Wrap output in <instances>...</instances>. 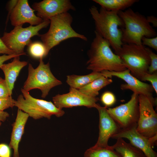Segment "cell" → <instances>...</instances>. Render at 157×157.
I'll use <instances>...</instances> for the list:
<instances>
[{"label":"cell","instance_id":"6da1fadb","mask_svg":"<svg viewBox=\"0 0 157 157\" xmlns=\"http://www.w3.org/2000/svg\"><path fill=\"white\" fill-rule=\"evenodd\" d=\"M88 51L87 69L93 72H119L127 69L118 56L111 50L109 42L96 32Z\"/></svg>","mask_w":157,"mask_h":157},{"label":"cell","instance_id":"7a4b0ae2","mask_svg":"<svg viewBox=\"0 0 157 157\" xmlns=\"http://www.w3.org/2000/svg\"><path fill=\"white\" fill-rule=\"evenodd\" d=\"M95 25V31L110 43L117 53L123 44L122 40L121 29L123 22L118 15L119 11H110L101 7L99 10L94 6L89 9Z\"/></svg>","mask_w":157,"mask_h":157},{"label":"cell","instance_id":"3957f363","mask_svg":"<svg viewBox=\"0 0 157 157\" xmlns=\"http://www.w3.org/2000/svg\"><path fill=\"white\" fill-rule=\"evenodd\" d=\"M118 15L124 24L121 29L123 43L141 45L143 37L151 38L156 36V32L146 17L140 13L129 8L124 11H119Z\"/></svg>","mask_w":157,"mask_h":157},{"label":"cell","instance_id":"277c9868","mask_svg":"<svg viewBox=\"0 0 157 157\" xmlns=\"http://www.w3.org/2000/svg\"><path fill=\"white\" fill-rule=\"evenodd\" d=\"M49 20L50 26L48 31L44 34H40L39 36L48 53L54 47L69 38H78L87 40L85 36L77 33L72 28L73 18L68 12L53 17Z\"/></svg>","mask_w":157,"mask_h":157},{"label":"cell","instance_id":"5b68a950","mask_svg":"<svg viewBox=\"0 0 157 157\" xmlns=\"http://www.w3.org/2000/svg\"><path fill=\"white\" fill-rule=\"evenodd\" d=\"M115 53L119 56L131 74L140 81L148 73L150 59L144 46L123 43Z\"/></svg>","mask_w":157,"mask_h":157},{"label":"cell","instance_id":"8992f818","mask_svg":"<svg viewBox=\"0 0 157 157\" xmlns=\"http://www.w3.org/2000/svg\"><path fill=\"white\" fill-rule=\"evenodd\" d=\"M21 90L22 94L15 100L14 106L34 119H50L52 115L60 117L65 114L64 110L57 108L51 101L35 98L23 88Z\"/></svg>","mask_w":157,"mask_h":157},{"label":"cell","instance_id":"52a82bcc","mask_svg":"<svg viewBox=\"0 0 157 157\" xmlns=\"http://www.w3.org/2000/svg\"><path fill=\"white\" fill-rule=\"evenodd\" d=\"M62 84L61 81L52 73L49 62L45 64L43 58H41L39 59V65L35 68L31 64H28V76L23 88L28 92L34 89H38L41 91V97L45 98L51 89Z\"/></svg>","mask_w":157,"mask_h":157},{"label":"cell","instance_id":"ba28073f","mask_svg":"<svg viewBox=\"0 0 157 157\" xmlns=\"http://www.w3.org/2000/svg\"><path fill=\"white\" fill-rule=\"evenodd\" d=\"M50 23V20H44L35 26L30 25L25 28L22 27L23 25L15 26L10 32H5L1 38L5 45L15 53L25 55L24 48L32 42L31 38L35 35L39 36V31L46 28Z\"/></svg>","mask_w":157,"mask_h":157},{"label":"cell","instance_id":"9c48e42d","mask_svg":"<svg viewBox=\"0 0 157 157\" xmlns=\"http://www.w3.org/2000/svg\"><path fill=\"white\" fill-rule=\"evenodd\" d=\"M154 102L147 97L139 95V116L137 130L147 138L157 135V114L154 106Z\"/></svg>","mask_w":157,"mask_h":157},{"label":"cell","instance_id":"30bf717a","mask_svg":"<svg viewBox=\"0 0 157 157\" xmlns=\"http://www.w3.org/2000/svg\"><path fill=\"white\" fill-rule=\"evenodd\" d=\"M107 110L121 129L137 124L139 112V94L133 93L127 103L113 108H107Z\"/></svg>","mask_w":157,"mask_h":157},{"label":"cell","instance_id":"8fae6325","mask_svg":"<svg viewBox=\"0 0 157 157\" xmlns=\"http://www.w3.org/2000/svg\"><path fill=\"white\" fill-rule=\"evenodd\" d=\"M100 72L103 76L106 77L111 78L114 76L124 80L126 83L121 85L122 90H131L133 93L145 95L152 101L156 102L153 96L154 90L151 85L143 82L133 76L129 69H126L119 72L104 71Z\"/></svg>","mask_w":157,"mask_h":157},{"label":"cell","instance_id":"7c38bea8","mask_svg":"<svg viewBox=\"0 0 157 157\" xmlns=\"http://www.w3.org/2000/svg\"><path fill=\"white\" fill-rule=\"evenodd\" d=\"M98 100L97 97L85 95L78 89L72 88H70L68 93L58 94L52 98L53 104L57 108L61 110L64 108L78 106L95 108Z\"/></svg>","mask_w":157,"mask_h":157},{"label":"cell","instance_id":"4fadbf2b","mask_svg":"<svg viewBox=\"0 0 157 157\" xmlns=\"http://www.w3.org/2000/svg\"><path fill=\"white\" fill-rule=\"evenodd\" d=\"M32 7L37 11L36 15L43 20H49L57 15L75 9L69 0H44L34 3Z\"/></svg>","mask_w":157,"mask_h":157},{"label":"cell","instance_id":"5bb4252c","mask_svg":"<svg viewBox=\"0 0 157 157\" xmlns=\"http://www.w3.org/2000/svg\"><path fill=\"white\" fill-rule=\"evenodd\" d=\"M99 115V135L95 145L105 147L108 145L110 138L118 133L121 129L108 113L107 107L97 104L95 107Z\"/></svg>","mask_w":157,"mask_h":157},{"label":"cell","instance_id":"9a60e30c","mask_svg":"<svg viewBox=\"0 0 157 157\" xmlns=\"http://www.w3.org/2000/svg\"><path fill=\"white\" fill-rule=\"evenodd\" d=\"M137 126L136 124L126 128L121 129L111 138H126L131 144L141 150L146 157H157V153L153 149L149 138L139 133Z\"/></svg>","mask_w":157,"mask_h":157},{"label":"cell","instance_id":"2e32d148","mask_svg":"<svg viewBox=\"0 0 157 157\" xmlns=\"http://www.w3.org/2000/svg\"><path fill=\"white\" fill-rule=\"evenodd\" d=\"M27 0H19L11 13L9 18L11 25L14 26L28 23L30 25H39L44 21L34 13Z\"/></svg>","mask_w":157,"mask_h":157},{"label":"cell","instance_id":"e0dca14e","mask_svg":"<svg viewBox=\"0 0 157 157\" xmlns=\"http://www.w3.org/2000/svg\"><path fill=\"white\" fill-rule=\"evenodd\" d=\"M28 115L22 110L18 109L15 122L13 124L12 130L9 146L13 149V157H19V145L24 133L25 127Z\"/></svg>","mask_w":157,"mask_h":157},{"label":"cell","instance_id":"ac0fdd59","mask_svg":"<svg viewBox=\"0 0 157 157\" xmlns=\"http://www.w3.org/2000/svg\"><path fill=\"white\" fill-rule=\"evenodd\" d=\"M19 57H14L11 62L3 64L0 68L4 73V79L12 94L15 83L21 70L28 63L27 61H20Z\"/></svg>","mask_w":157,"mask_h":157},{"label":"cell","instance_id":"d6986e66","mask_svg":"<svg viewBox=\"0 0 157 157\" xmlns=\"http://www.w3.org/2000/svg\"><path fill=\"white\" fill-rule=\"evenodd\" d=\"M116 139V142L112 146L122 157H146L141 150L126 142L123 138Z\"/></svg>","mask_w":157,"mask_h":157},{"label":"cell","instance_id":"ffe728a7","mask_svg":"<svg viewBox=\"0 0 157 157\" xmlns=\"http://www.w3.org/2000/svg\"><path fill=\"white\" fill-rule=\"evenodd\" d=\"M113 82L111 78L103 76L95 79L86 85L78 89L84 94L92 97H96L99 91Z\"/></svg>","mask_w":157,"mask_h":157},{"label":"cell","instance_id":"44dd1931","mask_svg":"<svg viewBox=\"0 0 157 157\" xmlns=\"http://www.w3.org/2000/svg\"><path fill=\"white\" fill-rule=\"evenodd\" d=\"M102 76L101 72H93L86 75H69L67 76L66 82L70 88L78 89Z\"/></svg>","mask_w":157,"mask_h":157},{"label":"cell","instance_id":"7402d4cb","mask_svg":"<svg viewBox=\"0 0 157 157\" xmlns=\"http://www.w3.org/2000/svg\"><path fill=\"white\" fill-rule=\"evenodd\" d=\"M93 1L101 6V7L110 11H119L128 8L138 0H93Z\"/></svg>","mask_w":157,"mask_h":157},{"label":"cell","instance_id":"603a6c76","mask_svg":"<svg viewBox=\"0 0 157 157\" xmlns=\"http://www.w3.org/2000/svg\"><path fill=\"white\" fill-rule=\"evenodd\" d=\"M84 157H122L112 146H99L94 145L85 152Z\"/></svg>","mask_w":157,"mask_h":157},{"label":"cell","instance_id":"cb8c5ba5","mask_svg":"<svg viewBox=\"0 0 157 157\" xmlns=\"http://www.w3.org/2000/svg\"><path fill=\"white\" fill-rule=\"evenodd\" d=\"M28 46L29 54L34 58H43L48 54L46 49L42 43L39 42H32Z\"/></svg>","mask_w":157,"mask_h":157},{"label":"cell","instance_id":"d4e9b609","mask_svg":"<svg viewBox=\"0 0 157 157\" xmlns=\"http://www.w3.org/2000/svg\"><path fill=\"white\" fill-rule=\"evenodd\" d=\"M100 100L102 103L107 107L113 106L116 100L115 95L110 91H106L101 95Z\"/></svg>","mask_w":157,"mask_h":157},{"label":"cell","instance_id":"484cf974","mask_svg":"<svg viewBox=\"0 0 157 157\" xmlns=\"http://www.w3.org/2000/svg\"><path fill=\"white\" fill-rule=\"evenodd\" d=\"M149 56L150 63L148 69V73L152 74L157 72V55L149 48L146 47Z\"/></svg>","mask_w":157,"mask_h":157},{"label":"cell","instance_id":"4316f807","mask_svg":"<svg viewBox=\"0 0 157 157\" xmlns=\"http://www.w3.org/2000/svg\"><path fill=\"white\" fill-rule=\"evenodd\" d=\"M141 81H148L151 83L154 91L157 93V72L152 74L147 73L142 78Z\"/></svg>","mask_w":157,"mask_h":157},{"label":"cell","instance_id":"83f0119b","mask_svg":"<svg viewBox=\"0 0 157 157\" xmlns=\"http://www.w3.org/2000/svg\"><path fill=\"white\" fill-rule=\"evenodd\" d=\"M15 100L11 96L0 98V110L4 111L9 108H13L15 106Z\"/></svg>","mask_w":157,"mask_h":157},{"label":"cell","instance_id":"f1b7e54d","mask_svg":"<svg viewBox=\"0 0 157 157\" xmlns=\"http://www.w3.org/2000/svg\"><path fill=\"white\" fill-rule=\"evenodd\" d=\"M12 94L6 80L0 77V98L11 96Z\"/></svg>","mask_w":157,"mask_h":157},{"label":"cell","instance_id":"f546056e","mask_svg":"<svg viewBox=\"0 0 157 157\" xmlns=\"http://www.w3.org/2000/svg\"><path fill=\"white\" fill-rule=\"evenodd\" d=\"M142 44L143 46L146 45L157 51V37L148 38L143 37L141 40Z\"/></svg>","mask_w":157,"mask_h":157},{"label":"cell","instance_id":"4dcf8cb0","mask_svg":"<svg viewBox=\"0 0 157 157\" xmlns=\"http://www.w3.org/2000/svg\"><path fill=\"white\" fill-rule=\"evenodd\" d=\"M10 148L7 144H0V157H11Z\"/></svg>","mask_w":157,"mask_h":157},{"label":"cell","instance_id":"1f68e13d","mask_svg":"<svg viewBox=\"0 0 157 157\" xmlns=\"http://www.w3.org/2000/svg\"><path fill=\"white\" fill-rule=\"evenodd\" d=\"M15 53L9 49L0 38V54L11 55Z\"/></svg>","mask_w":157,"mask_h":157},{"label":"cell","instance_id":"d6a6232c","mask_svg":"<svg viewBox=\"0 0 157 157\" xmlns=\"http://www.w3.org/2000/svg\"><path fill=\"white\" fill-rule=\"evenodd\" d=\"M20 56L21 55L14 53L11 55L3 54L0 56V68L6 61L13 58L15 57L18 56Z\"/></svg>","mask_w":157,"mask_h":157},{"label":"cell","instance_id":"836d02e7","mask_svg":"<svg viewBox=\"0 0 157 157\" xmlns=\"http://www.w3.org/2000/svg\"><path fill=\"white\" fill-rule=\"evenodd\" d=\"M18 0H10L8 2V13L7 17V19L6 21V24L7 23L8 19L11 13L12 10L15 6Z\"/></svg>","mask_w":157,"mask_h":157},{"label":"cell","instance_id":"e575fe53","mask_svg":"<svg viewBox=\"0 0 157 157\" xmlns=\"http://www.w3.org/2000/svg\"><path fill=\"white\" fill-rule=\"evenodd\" d=\"M148 22L150 24L151 23L153 26L156 27H157V17L153 15L148 16L146 17Z\"/></svg>","mask_w":157,"mask_h":157},{"label":"cell","instance_id":"d590c367","mask_svg":"<svg viewBox=\"0 0 157 157\" xmlns=\"http://www.w3.org/2000/svg\"><path fill=\"white\" fill-rule=\"evenodd\" d=\"M9 116V114L8 112L0 110V122H4Z\"/></svg>","mask_w":157,"mask_h":157},{"label":"cell","instance_id":"8d00e7d4","mask_svg":"<svg viewBox=\"0 0 157 157\" xmlns=\"http://www.w3.org/2000/svg\"><path fill=\"white\" fill-rule=\"evenodd\" d=\"M1 122H0V126L1 125Z\"/></svg>","mask_w":157,"mask_h":157}]
</instances>
